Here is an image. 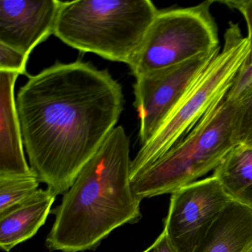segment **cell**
<instances>
[{"mask_svg":"<svg viewBox=\"0 0 252 252\" xmlns=\"http://www.w3.org/2000/svg\"><path fill=\"white\" fill-rule=\"evenodd\" d=\"M16 104L32 170L57 196L116 127L125 99L107 70L76 61L31 76Z\"/></svg>","mask_w":252,"mask_h":252,"instance_id":"6da1fadb","label":"cell"},{"mask_svg":"<svg viewBox=\"0 0 252 252\" xmlns=\"http://www.w3.org/2000/svg\"><path fill=\"white\" fill-rule=\"evenodd\" d=\"M131 163L129 137L116 126L51 210L56 219L46 239L49 250L94 251L112 231L141 219Z\"/></svg>","mask_w":252,"mask_h":252,"instance_id":"7a4b0ae2","label":"cell"},{"mask_svg":"<svg viewBox=\"0 0 252 252\" xmlns=\"http://www.w3.org/2000/svg\"><path fill=\"white\" fill-rule=\"evenodd\" d=\"M158 11L150 0L62 2L54 34L74 49L129 66Z\"/></svg>","mask_w":252,"mask_h":252,"instance_id":"3957f363","label":"cell"},{"mask_svg":"<svg viewBox=\"0 0 252 252\" xmlns=\"http://www.w3.org/2000/svg\"><path fill=\"white\" fill-rule=\"evenodd\" d=\"M236 111V103L226 98L214 107L178 144L131 180L135 197L141 201L172 194L215 170L239 144Z\"/></svg>","mask_w":252,"mask_h":252,"instance_id":"277c9868","label":"cell"},{"mask_svg":"<svg viewBox=\"0 0 252 252\" xmlns=\"http://www.w3.org/2000/svg\"><path fill=\"white\" fill-rule=\"evenodd\" d=\"M247 37L230 22L222 51L197 75L154 136L131 163V180L178 144L226 96L249 55Z\"/></svg>","mask_w":252,"mask_h":252,"instance_id":"5b68a950","label":"cell"},{"mask_svg":"<svg viewBox=\"0 0 252 252\" xmlns=\"http://www.w3.org/2000/svg\"><path fill=\"white\" fill-rule=\"evenodd\" d=\"M213 2L159 11L129 66L135 79L219 48L218 28L211 14Z\"/></svg>","mask_w":252,"mask_h":252,"instance_id":"8992f818","label":"cell"},{"mask_svg":"<svg viewBox=\"0 0 252 252\" xmlns=\"http://www.w3.org/2000/svg\"><path fill=\"white\" fill-rule=\"evenodd\" d=\"M220 51L219 47L212 52L135 79V107L139 115L141 145L154 136L197 75Z\"/></svg>","mask_w":252,"mask_h":252,"instance_id":"52a82bcc","label":"cell"},{"mask_svg":"<svg viewBox=\"0 0 252 252\" xmlns=\"http://www.w3.org/2000/svg\"><path fill=\"white\" fill-rule=\"evenodd\" d=\"M232 201L214 176L172 193L164 228L179 252H193L224 208Z\"/></svg>","mask_w":252,"mask_h":252,"instance_id":"ba28073f","label":"cell"},{"mask_svg":"<svg viewBox=\"0 0 252 252\" xmlns=\"http://www.w3.org/2000/svg\"><path fill=\"white\" fill-rule=\"evenodd\" d=\"M62 1L0 0V43L29 57L54 34Z\"/></svg>","mask_w":252,"mask_h":252,"instance_id":"9c48e42d","label":"cell"},{"mask_svg":"<svg viewBox=\"0 0 252 252\" xmlns=\"http://www.w3.org/2000/svg\"><path fill=\"white\" fill-rule=\"evenodd\" d=\"M18 73L0 71V176L33 173L24 153L14 88Z\"/></svg>","mask_w":252,"mask_h":252,"instance_id":"30bf717a","label":"cell"},{"mask_svg":"<svg viewBox=\"0 0 252 252\" xmlns=\"http://www.w3.org/2000/svg\"><path fill=\"white\" fill-rule=\"evenodd\" d=\"M193 252H252V209L230 202Z\"/></svg>","mask_w":252,"mask_h":252,"instance_id":"8fae6325","label":"cell"},{"mask_svg":"<svg viewBox=\"0 0 252 252\" xmlns=\"http://www.w3.org/2000/svg\"><path fill=\"white\" fill-rule=\"evenodd\" d=\"M54 192L39 189L32 197L4 215H0V247L9 252L33 237L45 223L56 200Z\"/></svg>","mask_w":252,"mask_h":252,"instance_id":"7c38bea8","label":"cell"},{"mask_svg":"<svg viewBox=\"0 0 252 252\" xmlns=\"http://www.w3.org/2000/svg\"><path fill=\"white\" fill-rule=\"evenodd\" d=\"M228 197L252 209V147L237 144L214 170Z\"/></svg>","mask_w":252,"mask_h":252,"instance_id":"4fadbf2b","label":"cell"},{"mask_svg":"<svg viewBox=\"0 0 252 252\" xmlns=\"http://www.w3.org/2000/svg\"><path fill=\"white\" fill-rule=\"evenodd\" d=\"M37 175L0 176V215H4L32 197L40 184Z\"/></svg>","mask_w":252,"mask_h":252,"instance_id":"5bb4252c","label":"cell"},{"mask_svg":"<svg viewBox=\"0 0 252 252\" xmlns=\"http://www.w3.org/2000/svg\"><path fill=\"white\" fill-rule=\"evenodd\" d=\"M236 104L235 138L242 144L252 132V88Z\"/></svg>","mask_w":252,"mask_h":252,"instance_id":"9a60e30c","label":"cell"},{"mask_svg":"<svg viewBox=\"0 0 252 252\" xmlns=\"http://www.w3.org/2000/svg\"><path fill=\"white\" fill-rule=\"evenodd\" d=\"M29 58L17 50L0 43V71L26 75Z\"/></svg>","mask_w":252,"mask_h":252,"instance_id":"2e32d148","label":"cell"},{"mask_svg":"<svg viewBox=\"0 0 252 252\" xmlns=\"http://www.w3.org/2000/svg\"><path fill=\"white\" fill-rule=\"evenodd\" d=\"M252 88V63L240 69L225 98L231 102H238Z\"/></svg>","mask_w":252,"mask_h":252,"instance_id":"e0dca14e","label":"cell"},{"mask_svg":"<svg viewBox=\"0 0 252 252\" xmlns=\"http://www.w3.org/2000/svg\"><path fill=\"white\" fill-rule=\"evenodd\" d=\"M221 3L231 9L238 11L244 17L248 28L247 39L249 41V52L244 65L247 66L252 63V0H225L220 1Z\"/></svg>","mask_w":252,"mask_h":252,"instance_id":"ac0fdd59","label":"cell"},{"mask_svg":"<svg viewBox=\"0 0 252 252\" xmlns=\"http://www.w3.org/2000/svg\"><path fill=\"white\" fill-rule=\"evenodd\" d=\"M146 251L147 252H179L169 240L164 229Z\"/></svg>","mask_w":252,"mask_h":252,"instance_id":"d6986e66","label":"cell"},{"mask_svg":"<svg viewBox=\"0 0 252 252\" xmlns=\"http://www.w3.org/2000/svg\"><path fill=\"white\" fill-rule=\"evenodd\" d=\"M242 144H247V145L252 147V132L250 134V135L248 137L247 139H246L244 142L242 143Z\"/></svg>","mask_w":252,"mask_h":252,"instance_id":"ffe728a7","label":"cell"},{"mask_svg":"<svg viewBox=\"0 0 252 252\" xmlns=\"http://www.w3.org/2000/svg\"><path fill=\"white\" fill-rule=\"evenodd\" d=\"M147 252V251L145 250V251H144V252Z\"/></svg>","mask_w":252,"mask_h":252,"instance_id":"44dd1931","label":"cell"}]
</instances>
